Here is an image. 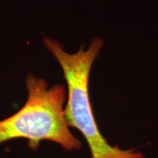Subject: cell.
<instances>
[{
    "instance_id": "6da1fadb",
    "label": "cell",
    "mask_w": 158,
    "mask_h": 158,
    "mask_svg": "<svg viewBox=\"0 0 158 158\" xmlns=\"http://www.w3.org/2000/svg\"><path fill=\"white\" fill-rule=\"evenodd\" d=\"M46 48L62 67L68 86V103L64 117L69 127L77 128L87 141L92 158H145L144 155L132 149L112 146L98 130L92 113L89 95L90 69L103 47L101 39H94L85 50L81 46L74 54L65 52L62 46L54 40L44 38Z\"/></svg>"
},
{
    "instance_id": "7a4b0ae2",
    "label": "cell",
    "mask_w": 158,
    "mask_h": 158,
    "mask_svg": "<svg viewBox=\"0 0 158 158\" xmlns=\"http://www.w3.org/2000/svg\"><path fill=\"white\" fill-rule=\"evenodd\" d=\"M28 98L13 115L0 120V144L24 138L36 150L40 141L56 142L68 151L79 150L82 143L72 135L64 117L66 89L62 85L48 88L44 79L29 74L26 78Z\"/></svg>"
}]
</instances>
